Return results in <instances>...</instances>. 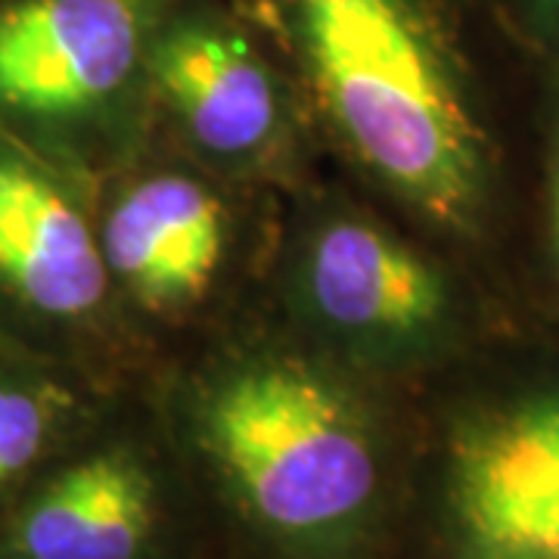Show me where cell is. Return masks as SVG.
<instances>
[{
	"mask_svg": "<svg viewBox=\"0 0 559 559\" xmlns=\"http://www.w3.org/2000/svg\"><path fill=\"white\" fill-rule=\"evenodd\" d=\"M305 57L340 138L382 183L448 227L481 200V138L404 0H296Z\"/></svg>",
	"mask_w": 559,
	"mask_h": 559,
	"instance_id": "cell-2",
	"label": "cell"
},
{
	"mask_svg": "<svg viewBox=\"0 0 559 559\" xmlns=\"http://www.w3.org/2000/svg\"><path fill=\"white\" fill-rule=\"evenodd\" d=\"M91 429V395L57 360L0 342V520Z\"/></svg>",
	"mask_w": 559,
	"mask_h": 559,
	"instance_id": "cell-10",
	"label": "cell"
},
{
	"mask_svg": "<svg viewBox=\"0 0 559 559\" xmlns=\"http://www.w3.org/2000/svg\"><path fill=\"white\" fill-rule=\"evenodd\" d=\"M159 525L150 466L91 429L50 460L0 520V559H146Z\"/></svg>",
	"mask_w": 559,
	"mask_h": 559,
	"instance_id": "cell-6",
	"label": "cell"
},
{
	"mask_svg": "<svg viewBox=\"0 0 559 559\" xmlns=\"http://www.w3.org/2000/svg\"><path fill=\"white\" fill-rule=\"evenodd\" d=\"M153 75L180 128L209 156L255 159L277 140V87L240 35L180 25L153 50Z\"/></svg>",
	"mask_w": 559,
	"mask_h": 559,
	"instance_id": "cell-9",
	"label": "cell"
},
{
	"mask_svg": "<svg viewBox=\"0 0 559 559\" xmlns=\"http://www.w3.org/2000/svg\"><path fill=\"white\" fill-rule=\"evenodd\" d=\"M436 559H559V389L485 404L451 426Z\"/></svg>",
	"mask_w": 559,
	"mask_h": 559,
	"instance_id": "cell-5",
	"label": "cell"
},
{
	"mask_svg": "<svg viewBox=\"0 0 559 559\" xmlns=\"http://www.w3.org/2000/svg\"><path fill=\"white\" fill-rule=\"evenodd\" d=\"M197 441L240 513L289 559H345L380 513L385 466L360 401L323 370L249 358L205 385Z\"/></svg>",
	"mask_w": 559,
	"mask_h": 559,
	"instance_id": "cell-1",
	"label": "cell"
},
{
	"mask_svg": "<svg viewBox=\"0 0 559 559\" xmlns=\"http://www.w3.org/2000/svg\"><path fill=\"white\" fill-rule=\"evenodd\" d=\"M143 38V0H0V128L69 168L134 79Z\"/></svg>",
	"mask_w": 559,
	"mask_h": 559,
	"instance_id": "cell-4",
	"label": "cell"
},
{
	"mask_svg": "<svg viewBox=\"0 0 559 559\" xmlns=\"http://www.w3.org/2000/svg\"><path fill=\"white\" fill-rule=\"evenodd\" d=\"M109 289L72 168L0 128V342L66 364L60 352L97 323Z\"/></svg>",
	"mask_w": 559,
	"mask_h": 559,
	"instance_id": "cell-3",
	"label": "cell"
},
{
	"mask_svg": "<svg viewBox=\"0 0 559 559\" xmlns=\"http://www.w3.org/2000/svg\"><path fill=\"white\" fill-rule=\"evenodd\" d=\"M299 283L311 318L360 352L414 348L448 311L439 271L364 218L326 221L308 242Z\"/></svg>",
	"mask_w": 559,
	"mask_h": 559,
	"instance_id": "cell-7",
	"label": "cell"
},
{
	"mask_svg": "<svg viewBox=\"0 0 559 559\" xmlns=\"http://www.w3.org/2000/svg\"><path fill=\"white\" fill-rule=\"evenodd\" d=\"M97 230L112 286L153 311L202 299L227 242L221 202L183 175H156L128 187Z\"/></svg>",
	"mask_w": 559,
	"mask_h": 559,
	"instance_id": "cell-8",
	"label": "cell"
},
{
	"mask_svg": "<svg viewBox=\"0 0 559 559\" xmlns=\"http://www.w3.org/2000/svg\"><path fill=\"white\" fill-rule=\"evenodd\" d=\"M554 212H557V240H559V171H557V197H554Z\"/></svg>",
	"mask_w": 559,
	"mask_h": 559,
	"instance_id": "cell-11",
	"label": "cell"
}]
</instances>
